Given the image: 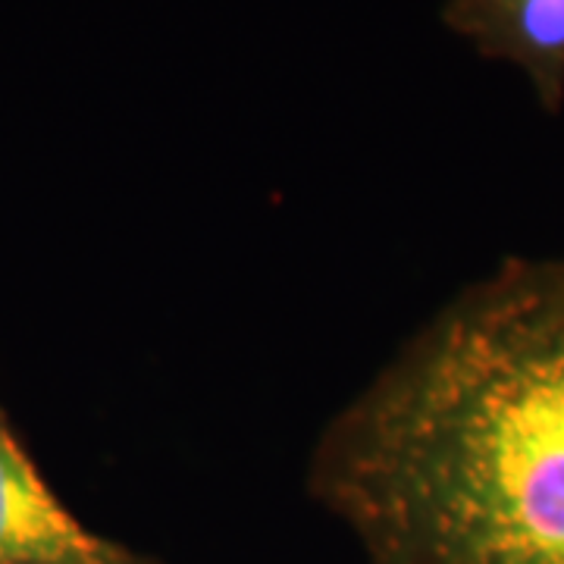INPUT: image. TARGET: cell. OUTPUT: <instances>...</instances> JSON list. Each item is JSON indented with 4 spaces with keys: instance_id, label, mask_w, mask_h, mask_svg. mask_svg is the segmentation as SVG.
Returning a JSON list of instances; mask_svg holds the SVG:
<instances>
[{
    "instance_id": "1",
    "label": "cell",
    "mask_w": 564,
    "mask_h": 564,
    "mask_svg": "<svg viewBox=\"0 0 564 564\" xmlns=\"http://www.w3.org/2000/svg\"><path fill=\"white\" fill-rule=\"evenodd\" d=\"M345 462L440 564H564V280L458 311L370 402Z\"/></svg>"
},
{
    "instance_id": "2",
    "label": "cell",
    "mask_w": 564,
    "mask_h": 564,
    "mask_svg": "<svg viewBox=\"0 0 564 564\" xmlns=\"http://www.w3.org/2000/svg\"><path fill=\"white\" fill-rule=\"evenodd\" d=\"M0 564H120L66 511L0 417Z\"/></svg>"
},
{
    "instance_id": "3",
    "label": "cell",
    "mask_w": 564,
    "mask_h": 564,
    "mask_svg": "<svg viewBox=\"0 0 564 564\" xmlns=\"http://www.w3.org/2000/svg\"><path fill=\"white\" fill-rule=\"evenodd\" d=\"M455 29L470 32L486 54L518 61L555 104L564 88V0H455Z\"/></svg>"
}]
</instances>
